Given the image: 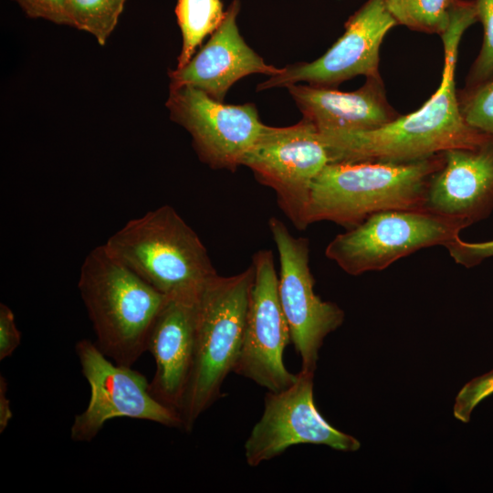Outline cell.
Segmentation results:
<instances>
[{
	"label": "cell",
	"instance_id": "1",
	"mask_svg": "<svg viewBox=\"0 0 493 493\" xmlns=\"http://www.w3.org/2000/svg\"><path fill=\"white\" fill-rule=\"evenodd\" d=\"M449 14V26L441 35L444 67L439 88L420 109L380 128L360 131L318 130L330 163L414 162L453 148L476 147L490 136L466 122L455 83L460 39L467 28L478 21L474 1L452 0Z\"/></svg>",
	"mask_w": 493,
	"mask_h": 493
},
{
	"label": "cell",
	"instance_id": "2",
	"mask_svg": "<svg viewBox=\"0 0 493 493\" xmlns=\"http://www.w3.org/2000/svg\"><path fill=\"white\" fill-rule=\"evenodd\" d=\"M442 164V152L407 163H330L311 186L308 224L330 221L351 229L375 213L425 210L429 180Z\"/></svg>",
	"mask_w": 493,
	"mask_h": 493
},
{
	"label": "cell",
	"instance_id": "3",
	"mask_svg": "<svg viewBox=\"0 0 493 493\" xmlns=\"http://www.w3.org/2000/svg\"><path fill=\"white\" fill-rule=\"evenodd\" d=\"M78 288L95 344L115 363L131 367L147 351L151 327L167 298L117 259L105 245L86 256Z\"/></svg>",
	"mask_w": 493,
	"mask_h": 493
},
{
	"label": "cell",
	"instance_id": "4",
	"mask_svg": "<svg viewBox=\"0 0 493 493\" xmlns=\"http://www.w3.org/2000/svg\"><path fill=\"white\" fill-rule=\"evenodd\" d=\"M254 277L252 264L236 275L217 274L196 300L192 368L178 409L186 432L222 396V385L234 371Z\"/></svg>",
	"mask_w": 493,
	"mask_h": 493
},
{
	"label": "cell",
	"instance_id": "5",
	"mask_svg": "<svg viewBox=\"0 0 493 493\" xmlns=\"http://www.w3.org/2000/svg\"><path fill=\"white\" fill-rule=\"evenodd\" d=\"M104 245L167 299L195 301L217 275L197 234L170 205L128 221Z\"/></svg>",
	"mask_w": 493,
	"mask_h": 493
},
{
	"label": "cell",
	"instance_id": "6",
	"mask_svg": "<svg viewBox=\"0 0 493 493\" xmlns=\"http://www.w3.org/2000/svg\"><path fill=\"white\" fill-rule=\"evenodd\" d=\"M465 221L426 210H387L336 236L325 256L346 273L358 276L388 267L420 249L446 246L459 237Z\"/></svg>",
	"mask_w": 493,
	"mask_h": 493
},
{
	"label": "cell",
	"instance_id": "7",
	"mask_svg": "<svg viewBox=\"0 0 493 493\" xmlns=\"http://www.w3.org/2000/svg\"><path fill=\"white\" fill-rule=\"evenodd\" d=\"M330 163L316 126L302 119L288 127L265 125L243 159L257 179L270 187L292 225L305 229L311 186Z\"/></svg>",
	"mask_w": 493,
	"mask_h": 493
},
{
	"label": "cell",
	"instance_id": "8",
	"mask_svg": "<svg viewBox=\"0 0 493 493\" xmlns=\"http://www.w3.org/2000/svg\"><path fill=\"white\" fill-rule=\"evenodd\" d=\"M75 351L90 397L87 408L74 417L71 440L90 442L107 421L121 417L183 428L179 414L151 394L143 374L115 363L88 339L79 341Z\"/></svg>",
	"mask_w": 493,
	"mask_h": 493
},
{
	"label": "cell",
	"instance_id": "9",
	"mask_svg": "<svg viewBox=\"0 0 493 493\" xmlns=\"http://www.w3.org/2000/svg\"><path fill=\"white\" fill-rule=\"evenodd\" d=\"M268 227L278 253V291L291 343L300 357L301 370L314 372L323 341L342 324L344 312L314 291L309 240L294 236L276 217L268 220Z\"/></svg>",
	"mask_w": 493,
	"mask_h": 493
},
{
	"label": "cell",
	"instance_id": "10",
	"mask_svg": "<svg viewBox=\"0 0 493 493\" xmlns=\"http://www.w3.org/2000/svg\"><path fill=\"white\" fill-rule=\"evenodd\" d=\"M314 372L300 370L288 387L269 392L264 411L244 446L246 462L257 467L302 445H324L342 452L357 451L361 443L330 425L318 411L313 396Z\"/></svg>",
	"mask_w": 493,
	"mask_h": 493
},
{
	"label": "cell",
	"instance_id": "11",
	"mask_svg": "<svg viewBox=\"0 0 493 493\" xmlns=\"http://www.w3.org/2000/svg\"><path fill=\"white\" fill-rule=\"evenodd\" d=\"M252 266L254 282L242 344L233 372L269 392H278L291 385L297 374L288 372L284 363V351L291 339L278 298V275L272 251L261 249L256 252Z\"/></svg>",
	"mask_w": 493,
	"mask_h": 493
},
{
	"label": "cell",
	"instance_id": "12",
	"mask_svg": "<svg viewBox=\"0 0 493 493\" xmlns=\"http://www.w3.org/2000/svg\"><path fill=\"white\" fill-rule=\"evenodd\" d=\"M166 106L191 134L199 158L215 169L241 166L265 127L254 104H225L190 86L170 89Z\"/></svg>",
	"mask_w": 493,
	"mask_h": 493
},
{
	"label": "cell",
	"instance_id": "13",
	"mask_svg": "<svg viewBox=\"0 0 493 493\" xmlns=\"http://www.w3.org/2000/svg\"><path fill=\"white\" fill-rule=\"evenodd\" d=\"M396 21L383 0H367L345 23V32L320 58L283 68L282 72L259 83L257 90L288 87L305 81L336 88L357 76L381 78L380 47Z\"/></svg>",
	"mask_w": 493,
	"mask_h": 493
},
{
	"label": "cell",
	"instance_id": "14",
	"mask_svg": "<svg viewBox=\"0 0 493 493\" xmlns=\"http://www.w3.org/2000/svg\"><path fill=\"white\" fill-rule=\"evenodd\" d=\"M442 154L443 164L427 185L425 210L471 225L493 207V136Z\"/></svg>",
	"mask_w": 493,
	"mask_h": 493
},
{
	"label": "cell",
	"instance_id": "15",
	"mask_svg": "<svg viewBox=\"0 0 493 493\" xmlns=\"http://www.w3.org/2000/svg\"><path fill=\"white\" fill-rule=\"evenodd\" d=\"M239 0L226 10L224 20L191 60L169 72L170 89L190 86L224 102L229 88L253 73L278 75L283 68L265 63L244 40L236 25Z\"/></svg>",
	"mask_w": 493,
	"mask_h": 493
},
{
	"label": "cell",
	"instance_id": "16",
	"mask_svg": "<svg viewBox=\"0 0 493 493\" xmlns=\"http://www.w3.org/2000/svg\"><path fill=\"white\" fill-rule=\"evenodd\" d=\"M195 303L196 300L167 299L147 339L146 349L155 362L150 393L177 413L192 368Z\"/></svg>",
	"mask_w": 493,
	"mask_h": 493
},
{
	"label": "cell",
	"instance_id": "17",
	"mask_svg": "<svg viewBox=\"0 0 493 493\" xmlns=\"http://www.w3.org/2000/svg\"><path fill=\"white\" fill-rule=\"evenodd\" d=\"M287 88L303 118L319 131H370L400 116L387 100L382 78H367L351 92L298 83Z\"/></svg>",
	"mask_w": 493,
	"mask_h": 493
},
{
	"label": "cell",
	"instance_id": "18",
	"mask_svg": "<svg viewBox=\"0 0 493 493\" xmlns=\"http://www.w3.org/2000/svg\"><path fill=\"white\" fill-rule=\"evenodd\" d=\"M221 0H177L175 15L183 37L176 68L185 66L206 36L212 35L224 20Z\"/></svg>",
	"mask_w": 493,
	"mask_h": 493
},
{
	"label": "cell",
	"instance_id": "19",
	"mask_svg": "<svg viewBox=\"0 0 493 493\" xmlns=\"http://www.w3.org/2000/svg\"><path fill=\"white\" fill-rule=\"evenodd\" d=\"M397 25L427 34L442 35L450 23L452 0H383Z\"/></svg>",
	"mask_w": 493,
	"mask_h": 493
},
{
	"label": "cell",
	"instance_id": "20",
	"mask_svg": "<svg viewBox=\"0 0 493 493\" xmlns=\"http://www.w3.org/2000/svg\"><path fill=\"white\" fill-rule=\"evenodd\" d=\"M127 0H68L72 26L91 34L104 46Z\"/></svg>",
	"mask_w": 493,
	"mask_h": 493
},
{
	"label": "cell",
	"instance_id": "21",
	"mask_svg": "<svg viewBox=\"0 0 493 493\" xmlns=\"http://www.w3.org/2000/svg\"><path fill=\"white\" fill-rule=\"evenodd\" d=\"M457 98L466 122L477 131L493 136V79L462 89Z\"/></svg>",
	"mask_w": 493,
	"mask_h": 493
},
{
	"label": "cell",
	"instance_id": "22",
	"mask_svg": "<svg viewBox=\"0 0 493 493\" xmlns=\"http://www.w3.org/2000/svg\"><path fill=\"white\" fill-rule=\"evenodd\" d=\"M474 4L477 19L483 25L484 37L463 89H470L493 79V0H474Z\"/></svg>",
	"mask_w": 493,
	"mask_h": 493
},
{
	"label": "cell",
	"instance_id": "23",
	"mask_svg": "<svg viewBox=\"0 0 493 493\" xmlns=\"http://www.w3.org/2000/svg\"><path fill=\"white\" fill-rule=\"evenodd\" d=\"M493 394V370L467 383L458 392L454 404V416L468 423L476 406Z\"/></svg>",
	"mask_w": 493,
	"mask_h": 493
},
{
	"label": "cell",
	"instance_id": "24",
	"mask_svg": "<svg viewBox=\"0 0 493 493\" xmlns=\"http://www.w3.org/2000/svg\"><path fill=\"white\" fill-rule=\"evenodd\" d=\"M32 18H43L58 25L72 26L68 0H15Z\"/></svg>",
	"mask_w": 493,
	"mask_h": 493
},
{
	"label": "cell",
	"instance_id": "25",
	"mask_svg": "<svg viewBox=\"0 0 493 493\" xmlns=\"http://www.w3.org/2000/svg\"><path fill=\"white\" fill-rule=\"evenodd\" d=\"M451 257L460 265L470 267L493 256V240L469 243L456 238L446 246Z\"/></svg>",
	"mask_w": 493,
	"mask_h": 493
},
{
	"label": "cell",
	"instance_id": "26",
	"mask_svg": "<svg viewBox=\"0 0 493 493\" xmlns=\"http://www.w3.org/2000/svg\"><path fill=\"white\" fill-rule=\"evenodd\" d=\"M21 341L15 315L5 304H0V361L11 356Z\"/></svg>",
	"mask_w": 493,
	"mask_h": 493
},
{
	"label": "cell",
	"instance_id": "27",
	"mask_svg": "<svg viewBox=\"0 0 493 493\" xmlns=\"http://www.w3.org/2000/svg\"><path fill=\"white\" fill-rule=\"evenodd\" d=\"M7 383L3 375H0V433H3L13 417L10 401L6 396Z\"/></svg>",
	"mask_w": 493,
	"mask_h": 493
}]
</instances>
